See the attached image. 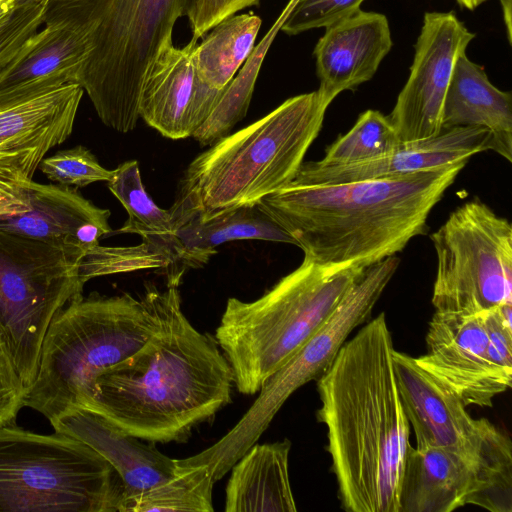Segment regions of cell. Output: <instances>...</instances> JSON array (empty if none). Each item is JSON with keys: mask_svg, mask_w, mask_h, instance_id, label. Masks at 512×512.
<instances>
[{"mask_svg": "<svg viewBox=\"0 0 512 512\" xmlns=\"http://www.w3.org/2000/svg\"><path fill=\"white\" fill-rule=\"evenodd\" d=\"M394 350L382 312L344 343L317 379V418L327 429L342 507L350 512H399L411 427L397 385Z\"/></svg>", "mask_w": 512, "mask_h": 512, "instance_id": "cell-1", "label": "cell"}, {"mask_svg": "<svg viewBox=\"0 0 512 512\" xmlns=\"http://www.w3.org/2000/svg\"><path fill=\"white\" fill-rule=\"evenodd\" d=\"M178 286L147 288L158 328L134 354L98 374L88 407L152 443L185 437L230 402L234 384L215 337L184 315Z\"/></svg>", "mask_w": 512, "mask_h": 512, "instance_id": "cell-2", "label": "cell"}, {"mask_svg": "<svg viewBox=\"0 0 512 512\" xmlns=\"http://www.w3.org/2000/svg\"><path fill=\"white\" fill-rule=\"evenodd\" d=\"M468 160L409 175L333 185H296L258 202L321 265L365 269L427 232V219Z\"/></svg>", "mask_w": 512, "mask_h": 512, "instance_id": "cell-3", "label": "cell"}, {"mask_svg": "<svg viewBox=\"0 0 512 512\" xmlns=\"http://www.w3.org/2000/svg\"><path fill=\"white\" fill-rule=\"evenodd\" d=\"M329 105L318 90L293 96L196 156L169 209L176 229L192 218L207 220L257 204L287 186L317 138Z\"/></svg>", "mask_w": 512, "mask_h": 512, "instance_id": "cell-4", "label": "cell"}, {"mask_svg": "<svg viewBox=\"0 0 512 512\" xmlns=\"http://www.w3.org/2000/svg\"><path fill=\"white\" fill-rule=\"evenodd\" d=\"M365 269L304 258L260 298H229L215 339L238 391L257 393L327 321Z\"/></svg>", "mask_w": 512, "mask_h": 512, "instance_id": "cell-5", "label": "cell"}, {"mask_svg": "<svg viewBox=\"0 0 512 512\" xmlns=\"http://www.w3.org/2000/svg\"><path fill=\"white\" fill-rule=\"evenodd\" d=\"M196 1L49 0L43 24H69L88 34L91 52L78 84L104 125L128 133L140 119L138 100L146 65Z\"/></svg>", "mask_w": 512, "mask_h": 512, "instance_id": "cell-6", "label": "cell"}, {"mask_svg": "<svg viewBox=\"0 0 512 512\" xmlns=\"http://www.w3.org/2000/svg\"><path fill=\"white\" fill-rule=\"evenodd\" d=\"M157 328L144 296L93 293L71 301L48 328L24 406L49 421L69 409L88 408L98 374L134 354Z\"/></svg>", "mask_w": 512, "mask_h": 512, "instance_id": "cell-7", "label": "cell"}, {"mask_svg": "<svg viewBox=\"0 0 512 512\" xmlns=\"http://www.w3.org/2000/svg\"><path fill=\"white\" fill-rule=\"evenodd\" d=\"M123 483L81 440L0 426V512H121Z\"/></svg>", "mask_w": 512, "mask_h": 512, "instance_id": "cell-8", "label": "cell"}, {"mask_svg": "<svg viewBox=\"0 0 512 512\" xmlns=\"http://www.w3.org/2000/svg\"><path fill=\"white\" fill-rule=\"evenodd\" d=\"M399 264L394 255L367 267L327 321L264 381L259 396L235 426L196 454L197 462L210 465L216 480L257 442L297 389L328 370L352 331L370 319Z\"/></svg>", "mask_w": 512, "mask_h": 512, "instance_id": "cell-9", "label": "cell"}, {"mask_svg": "<svg viewBox=\"0 0 512 512\" xmlns=\"http://www.w3.org/2000/svg\"><path fill=\"white\" fill-rule=\"evenodd\" d=\"M80 261L55 246L0 229V328L27 391L52 320L83 296Z\"/></svg>", "mask_w": 512, "mask_h": 512, "instance_id": "cell-10", "label": "cell"}, {"mask_svg": "<svg viewBox=\"0 0 512 512\" xmlns=\"http://www.w3.org/2000/svg\"><path fill=\"white\" fill-rule=\"evenodd\" d=\"M436 312L474 315L512 302V226L479 200L453 210L431 234Z\"/></svg>", "mask_w": 512, "mask_h": 512, "instance_id": "cell-11", "label": "cell"}, {"mask_svg": "<svg viewBox=\"0 0 512 512\" xmlns=\"http://www.w3.org/2000/svg\"><path fill=\"white\" fill-rule=\"evenodd\" d=\"M393 363L417 447L445 449L512 474V443L506 433L485 418H473L463 401L414 357L394 350Z\"/></svg>", "mask_w": 512, "mask_h": 512, "instance_id": "cell-12", "label": "cell"}, {"mask_svg": "<svg viewBox=\"0 0 512 512\" xmlns=\"http://www.w3.org/2000/svg\"><path fill=\"white\" fill-rule=\"evenodd\" d=\"M83 92L69 84L0 110V217L26 210L33 175L46 153L71 135Z\"/></svg>", "mask_w": 512, "mask_h": 512, "instance_id": "cell-13", "label": "cell"}, {"mask_svg": "<svg viewBox=\"0 0 512 512\" xmlns=\"http://www.w3.org/2000/svg\"><path fill=\"white\" fill-rule=\"evenodd\" d=\"M453 12H426L408 79L388 115L402 142L438 135L457 58L475 38Z\"/></svg>", "mask_w": 512, "mask_h": 512, "instance_id": "cell-14", "label": "cell"}, {"mask_svg": "<svg viewBox=\"0 0 512 512\" xmlns=\"http://www.w3.org/2000/svg\"><path fill=\"white\" fill-rule=\"evenodd\" d=\"M475 505L512 512V475L435 447L408 450L399 492V512H451Z\"/></svg>", "mask_w": 512, "mask_h": 512, "instance_id": "cell-15", "label": "cell"}, {"mask_svg": "<svg viewBox=\"0 0 512 512\" xmlns=\"http://www.w3.org/2000/svg\"><path fill=\"white\" fill-rule=\"evenodd\" d=\"M426 354L415 358L446 384L466 406L492 407L493 399L512 384V368L488 351L484 313L436 312L428 324Z\"/></svg>", "mask_w": 512, "mask_h": 512, "instance_id": "cell-16", "label": "cell"}, {"mask_svg": "<svg viewBox=\"0 0 512 512\" xmlns=\"http://www.w3.org/2000/svg\"><path fill=\"white\" fill-rule=\"evenodd\" d=\"M197 40L182 48L168 36L145 67L138 100L139 117L162 136L192 137L217 105L223 90L204 83L193 62Z\"/></svg>", "mask_w": 512, "mask_h": 512, "instance_id": "cell-17", "label": "cell"}, {"mask_svg": "<svg viewBox=\"0 0 512 512\" xmlns=\"http://www.w3.org/2000/svg\"><path fill=\"white\" fill-rule=\"evenodd\" d=\"M110 211L68 186L32 181L26 210L0 217V229L55 246L82 260L112 232Z\"/></svg>", "mask_w": 512, "mask_h": 512, "instance_id": "cell-18", "label": "cell"}, {"mask_svg": "<svg viewBox=\"0 0 512 512\" xmlns=\"http://www.w3.org/2000/svg\"><path fill=\"white\" fill-rule=\"evenodd\" d=\"M90 52V38L83 29L69 24H45L0 69V110L78 84Z\"/></svg>", "mask_w": 512, "mask_h": 512, "instance_id": "cell-19", "label": "cell"}, {"mask_svg": "<svg viewBox=\"0 0 512 512\" xmlns=\"http://www.w3.org/2000/svg\"><path fill=\"white\" fill-rule=\"evenodd\" d=\"M393 46L387 17L362 9L325 27L313 50L317 89L331 102L371 80Z\"/></svg>", "mask_w": 512, "mask_h": 512, "instance_id": "cell-20", "label": "cell"}, {"mask_svg": "<svg viewBox=\"0 0 512 512\" xmlns=\"http://www.w3.org/2000/svg\"><path fill=\"white\" fill-rule=\"evenodd\" d=\"M490 135L480 128L457 127L441 130L432 138L402 142L391 154L373 161L344 166L303 162L296 185H333L362 180L393 178L435 169L489 150Z\"/></svg>", "mask_w": 512, "mask_h": 512, "instance_id": "cell-21", "label": "cell"}, {"mask_svg": "<svg viewBox=\"0 0 512 512\" xmlns=\"http://www.w3.org/2000/svg\"><path fill=\"white\" fill-rule=\"evenodd\" d=\"M50 423L56 432L81 440L112 465L123 483V502L177 472L178 459L161 453L92 409L75 407Z\"/></svg>", "mask_w": 512, "mask_h": 512, "instance_id": "cell-22", "label": "cell"}, {"mask_svg": "<svg viewBox=\"0 0 512 512\" xmlns=\"http://www.w3.org/2000/svg\"><path fill=\"white\" fill-rule=\"evenodd\" d=\"M457 127L486 130L489 150L512 162V95L493 85L466 52L454 65L441 118V130Z\"/></svg>", "mask_w": 512, "mask_h": 512, "instance_id": "cell-23", "label": "cell"}, {"mask_svg": "<svg viewBox=\"0 0 512 512\" xmlns=\"http://www.w3.org/2000/svg\"><path fill=\"white\" fill-rule=\"evenodd\" d=\"M288 439L253 444L231 467L225 512H295Z\"/></svg>", "mask_w": 512, "mask_h": 512, "instance_id": "cell-24", "label": "cell"}, {"mask_svg": "<svg viewBox=\"0 0 512 512\" xmlns=\"http://www.w3.org/2000/svg\"><path fill=\"white\" fill-rule=\"evenodd\" d=\"M178 266L198 268L215 254L216 247L233 240H265L296 245L295 240L257 204L229 209L200 220L192 218L175 232Z\"/></svg>", "mask_w": 512, "mask_h": 512, "instance_id": "cell-25", "label": "cell"}, {"mask_svg": "<svg viewBox=\"0 0 512 512\" xmlns=\"http://www.w3.org/2000/svg\"><path fill=\"white\" fill-rule=\"evenodd\" d=\"M261 19L253 13L229 16L195 45L193 62L200 79L215 90H223L254 49Z\"/></svg>", "mask_w": 512, "mask_h": 512, "instance_id": "cell-26", "label": "cell"}, {"mask_svg": "<svg viewBox=\"0 0 512 512\" xmlns=\"http://www.w3.org/2000/svg\"><path fill=\"white\" fill-rule=\"evenodd\" d=\"M107 183L128 214L127 221L110 234L134 233L143 240L168 242L177 250L173 215L169 209L160 208L146 192L136 160L120 164Z\"/></svg>", "mask_w": 512, "mask_h": 512, "instance_id": "cell-27", "label": "cell"}, {"mask_svg": "<svg viewBox=\"0 0 512 512\" xmlns=\"http://www.w3.org/2000/svg\"><path fill=\"white\" fill-rule=\"evenodd\" d=\"M214 482L208 464L187 465L178 459L174 476L125 500L121 512H211Z\"/></svg>", "mask_w": 512, "mask_h": 512, "instance_id": "cell-28", "label": "cell"}, {"mask_svg": "<svg viewBox=\"0 0 512 512\" xmlns=\"http://www.w3.org/2000/svg\"><path fill=\"white\" fill-rule=\"evenodd\" d=\"M153 268H165L168 281H180L183 272L174 245L162 240H143L142 244L128 247L98 244L80 261L79 276L85 284L100 276Z\"/></svg>", "mask_w": 512, "mask_h": 512, "instance_id": "cell-29", "label": "cell"}, {"mask_svg": "<svg viewBox=\"0 0 512 512\" xmlns=\"http://www.w3.org/2000/svg\"><path fill=\"white\" fill-rule=\"evenodd\" d=\"M278 22L252 51L235 78L225 87L217 105L194 132L201 146H210L227 136L247 113L264 56L276 34Z\"/></svg>", "mask_w": 512, "mask_h": 512, "instance_id": "cell-30", "label": "cell"}, {"mask_svg": "<svg viewBox=\"0 0 512 512\" xmlns=\"http://www.w3.org/2000/svg\"><path fill=\"white\" fill-rule=\"evenodd\" d=\"M402 141L388 116L378 110H366L354 126L325 151L322 165L344 166L383 158L394 152Z\"/></svg>", "mask_w": 512, "mask_h": 512, "instance_id": "cell-31", "label": "cell"}, {"mask_svg": "<svg viewBox=\"0 0 512 512\" xmlns=\"http://www.w3.org/2000/svg\"><path fill=\"white\" fill-rule=\"evenodd\" d=\"M39 168L49 180L63 186L85 187L95 182H108L113 175V170L104 168L82 145L43 158Z\"/></svg>", "mask_w": 512, "mask_h": 512, "instance_id": "cell-32", "label": "cell"}, {"mask_svg": "<svg viewBox=\"0 0 512 512\" xmlns=\"http://www.w3.org/2000/svg\"><path fill=\"white\" fill-rule=\"evenodd\" d=\"M365 0H294L279 18V29L297 35L325 28L333 22L361 9Z\"/></svg>", "mask_w": 512, "mask_h": 512, "instance_id": "cell-33", "label": "cell"}, {"mask_svg": "<svg viewBox=\"0 0 512 512\" xmlns=\"http://www.w3.org/2000/svg\"><path fill=\"white\" fill-rule=\"evenodd\" d=\"M47 3L15 7L9 19L0 27V69L10 63L39 31L44 23Z\"/></svg>", "mask_w": 512, "mask_h": 512, "instance_id": "cell-34", "label": "cell"}, {"mask_svg": "<svg viewBox=\"0 0 512 512\" xmlns=\"http://www.w3.org/2000/svg\"><path fill=\"white\" fill-rule=\"evenodd\" d=\"M27 390L0 328V426L15 424Z\"/></svg>", "mask_w": 512, "mask_h": 512, "instance_id": "cell-35", "label": "cell"}, {"mask_svg": "<svg viewBox=\"0 0 512 512\" xmlns=\"http://www.w3.org/2000/svg\"><path fill=\"white\" fill-rule=\"evenodd\" d=\"M260 0H197L188 14L192 39L198 40L223 19L244 8L258 5Z\"/></svg>", "mask_w": 512, "mask_h": 512, "instance_id": "cell-36", "label": "cell"}, {"mask_svg": "<svg viewBox=\"0 0 512 512\" xmlns=\"http://www.w3.org/2000/svg\"><path fill=\"white\" fill-rule=\"evenodd\" d=\"M502 17L508 43L512 44V0H500Z\"/></svg>", "mask_w": 512, "mask_h": 512, "instance_id": "cell-37", "label": "cell"}, {"mask_svg": "<svg viewBox=\"0 0 512 512\" xmlns=\"http://www.w3.org/2000/svg\"><path fill=\"white\" fill-rule=\"evenodd\" d=\"M14 8V0H0V27L9 19Z\"/></svg>", "mask_w": 512, "mask_h": 512, "instance_id": "cell-38", "label": "cell"}, {"mask_svg": "<svg viewBox=\"0 0 512 512\" xmlns=\"http://www.w3.org/2000/svg\"><path fill=\"white\" fill-rule=\"evenodd\" d=\"M487 1L488 0H455L461 9H466L469 11H474L476 8Z\"/></svg>", "mask_w": 512, "mask_h": 512, "instance_id": "cell-39", "label": "cell"}, {"mask_svg": "<svg viewBox=\"0 0 512 512\" xmlns=\"http://www.w3.org/2000/svg\"><path fill=\"white\" fill-rule=\"evenodd\" d=\"M49 0H14L15 7L34 5Z\"/></svg>", "mask_w": 512, "mask_h": 512, "instance_id": "cell-40", "label": "cell"}, {"mask_svg": "<svg viewBox=\"0 0 512 512\" xmlns=\"http://www.w3.org/2000/svg\"><path fill=\"white\" fill-rule=\"evenodd\" d=\"M293 1H294V0H290V2H289V3L293 2Z\"/></svg>", "mask_w": 512, "mask_h": 512, "instance_id": "cell-41", "label": "cell"}]
</instances>
